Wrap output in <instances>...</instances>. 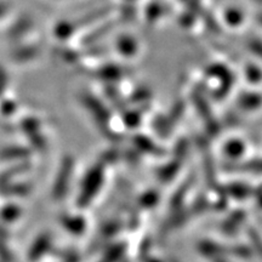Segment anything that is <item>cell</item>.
I'll return each mask as SVG.
<instances>
[{"label":"cell","instance_id":"6da1fadb","mask_svg":"<svg viewBox=\"0 0 262 262\" xmlns=\"http://www.w3.org/2000/svg\"><path fill=\"white\" fill-rule=\"evenodd\" d=\"M254 50L256 51L260 56H262V44L261 42H256V44L254 45Z\"/></svg>","mask_w":262,"mask_h":262},{"label":"cell","instance_id":"7a4b0ae2","mask_svg":"<svg viewBox=\"0 0 262 262\" xmlns=\"http://www.w3.org/2000/svg\"><path fill=\"white\" fill-rule=\"evenodd\" d=\"M4 11H5V6L3 4H0V15H2Z\"/></svg>","mask_w":262,"mask_h":262},{"label":"cell","instance_id":"3957f363","mask_svg":"<svg viewBox=\"0 0 262 262\" xmlns=\"http://www.w3.org/2000/svg\"><path fill=\"white\" fill-rule=\"evenodd\" d=\"M261 21H262V17H261Z\"/></svg>","mask_w":262,"mask_h":262}]
</instances>
